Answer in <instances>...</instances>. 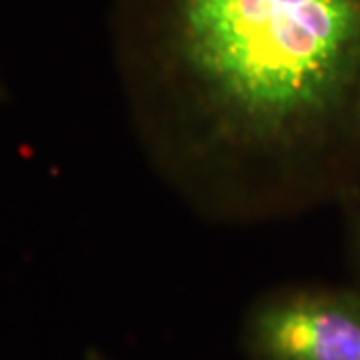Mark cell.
Wrapping results in <instances>:
<instances>
[{
  "instance_id": "cell-3",
  "label": "cell",
  "mask_w": 360,
  "mask_h": 360,
  "mask_svg": "<svg viewBox=\"0 0 360 360\" xmlns=\"http://www.w3.org/2000/svg\"><path fill=\"white\" fill-rule=\"evenodd\" d=\"M350 208V234H352V246H354V252L360 262V198H356L354 202L348 205Z\"/></svg>"
},
{
  "instance_id": "cell-1",
  "label": "cell",
  "mask_w": 360,
  "mask_h": 360,
  "mask_svg": "<svg viewBox=\"0 0 360 360\" xmlns=\"http://www.w3.org/2000/svg\"><path fill=\"white\" fill-rule=\"evenodd\" d=\"M110 39L142 153L198 217L360 198V0H112Z\"/></svg>"
},
{
  "instance_id": "cell-2",
  "label": "cell",
  "mask_w": 360,
  "mask_h": 360,
  "mask_svg": "<svg viewBox=\"0 0 360 360\" xmlns=\"http://www.w3.org/2000/svg\"><path fill=\"white\" fill-rule=\"evenodd\" d=\"M250 360H360V295L290 284L255 300L243 321Z\"/></svg>"
},
{
  "instance_id": "cell-4",
  "label": "cell",
  "mask_w": 360,
  "mask_h": 360,
  "mask_svg": "<svg viewBox=\"0 0 360 360\" xmlns=\"http://www.w3.org/2000/svg\"><path fill=\"white\" fill-rule=\"evenodd\" d=\"M86 360H108L104 356L103 352H98V350H90L89 354H86Z\"/></svg>"
}]
</instances>
